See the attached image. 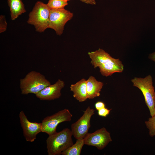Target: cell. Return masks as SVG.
Wrapping results in <instances>:
<instances>
[{"instance_id":"4","label":"cell","mask_w":155,"mask_h":155,"mask_svg":"<svg viewBox=\"0 0 155 155\" xmlns=\"http://www.w3.org/2000/svg\"><path fill=\"white\" fill-rule=\"evenodd\" d=\"M51 9L47 4L37 1L28 15V24L33 25L36 31L44 32L48 28Z\"/></svg>"},{"instance_id":"22","label":"cell","mask_w":155,"mask_h":155,"mask_svg":"<svg viewBox=\"0 0 155 155\" xmlns=\"http://www.w3.org/2000/svg\"><path fill=\"white\" fill-rule=\"evenodd\" d=\"M148 58L151 60L155 62V52L150 54L149 55Z\"/></svg>"},{"instance_id":"15","label":"cell","mask_w":155,"mask_h":155,"mask_svg":"<svg viewBox=\"0 0 155 155\" xmlns=\"http://www.w3.org/2000/svg\"><path fill=\"white\" fill-rule=\"evenodd\" d=\"M85 145L84 138L77 139L75 143L63 151L62 155H80L84 145Z\"/></svg>"},{"instance_id":"5","label":"cell","mask_w":155,"mask_h":155,"mask_svg":"<svg viewBox=\"0 0 155 155\" xmlns=\"http://www.w3.org/2000/svg\"><path fill=\"white\" fill-rule=\"evenodd\" d=\"M133 86L138 88L144 98L151 117L155 115V92L152 78L149 75L144 78L134 77L131 80Z\"/></svg>"},{"instance_id":"1","label":"cell","mask_w":155,"mask_h":155,"mask_svg":"<svg viewBox=\"0 0 155 155\" xmlns=\"http://www.w3.org/2000/svg\"><path fill=\"white\" fill-rule=\"evenodd\" d=\"M91 63L94 68L98 67L101 74L104 76H111L115 73L122 72L124 65L119 59L112 57L103 49L89 52Z\"/></svg>"},{"instance_id":"9","label":"cell","mask_w":155,"mask_h":155,"mask_svg":"<svg viewBox=\"0 0 155 155\" xmlns=\"http://www.w3.org/2000/svg\"><path fill=\"white\" fill-rule=\"evenodd\" d=\"M84 140L85 145L95 146L99 150L103 149L112 141L110 133L104 127L92 133H88Z\"/></svg>"},{"instance_id":"7","label":"cell","mask_w":155,"mask_h":155,"mask_svg":"<svg viewBox=\"0 0 155 155\" xmlns=\"http://www.w3.org/2000/svg\"><path fill=\"white\" fill-rule=\"evenodd\" d=\"M73 16L72 13L64 8L51 9L48 28L54 30L57 34L60 36L63 32L65 25Z\"/></svg>"},{"instance_id":"21","label":"cell","mask_w":155,"mask_h":155,"mask_svg":"<svg viewBox=\"0 0 155 155\" xmlns=\"http://www.w3.org/2000/svg\"><path fill=\"white\" fill-rule=\"evenodd\" d=\"M81 2L87 4L95 5L96 4L95 0H79Z\"/></svg>"},{"instance_id":"11","label":"cell","mask_w":155,"mask_h":155,"mask_svg":"<svg viewBox=\"0 0 155 155\" xmlns=\"http://www.w3.org/2000/svg\"><path fill=\"white\" fill-rule=\"evenodd\" d=\"M65 86L64 82L59 79L55 83L46 87L35 94L40 100H51L61 96V90Z\"/></svg>"},{"instance_id":"17","label":"cell","mask_w":155,"mask_h":155,"mask_svg":"<svg viewBox=\"0 0 155 155\" xmlns=\"http://www.w3.org/2000/svg\"><path fill=\"white\" fill-rule=\"evenodd\" d=\"M145 123L149 130L150 135L151 137L155 136V115L149 118Z\"/></svg>"},{"instance_id":"19","label":"cell","mask_w":155,"mask_h":155,"mask_svg":"<svg viewBox=\"0 0 155 155\" xmlns=\"http://www.w3.org/2000/svg\"><path fill=\"white\" fill-rule=\"evenodd\" d=\"M111 110L105 107L98 110V114L100 116L106 117L109 114Z\"/></svg>"},{"instance_id":"20","label":"cell","mask_w":155,"mask_h":155,"mask_svg":"<svg viewBox=\"0 0 155 155\" xmlns=\"http://www.w3.org/2000/svg\"><path fill=\"white\" fill-rule=\"evenodd\" d=\"M95 108L97 110L105 107V104L102 102L98 101L96 102L95 104Z\"/></svg>"},{"instance_id":"6","label":"cell","mask_w":155,"mask_h":155,"mask_svg":"<svg viewBox=\"0 0 155 155\" xmlns=\"http://www.w3.org/2000/svg\"><path fill=\"white\" fill-rule=\"evenodd\" d=\"M72 115L68 109L65 108L55 114L46 117L42 120V132L49 135L56 132L57 127L59 123L71 120Z\"/></svg>"},{"instance_id":"23","label":"cell","mask_w":155,"mask_h":155,"mask_svg":"<svg viewBox=\"0 0 155 155\" xmlns=\"http://www.w3.org/2000/svg\"><path fill=\"white\" fill-rule=\"evenodd\" d=\"M63 0L67 2L68 1H69L70 0Z\"/></svg>"},{"instance_id":"16","label":"cell","mask_w":155,"mask_h":155,"mask_svg":"<svg viewBox=\"0 0 155 155\" xmlns=\"http://www.w3.org/2000/svg\"><path fill=\"white\" fill-rule=\"evenodd\" d=\"M47 4L51 9H59L64 8L68 3L63 0H49Z\"/></svg>"},{"instance_id":"14","label":"cell","mask_w":155,"mask_h":155,"mask_svg":"<svg viewBox=\"0 0 155 155\" xmlns=\"http://www.w3.org/2000/svg\"><path fill=\"white\" fill-rule=\"evenodd\" d=\"M7 3L12 20H15L20 15L26 11L24 5L21 0H7Z\"/></svg>"},{"instance_id":"18","label":"cell","mask_w":155,"mask_h":155,"mask_svg":"<svg viewBox=\"0 0 155 155\" xmlns=\"http://www.w3.org/2000/svg\"><path fill=\"white\" fill-rule=\"evenodd\" d=\"M7 23L5 16L1 15L0 16V33L5 31L7 29Z\"/></svg>"},{"instance_id":"2","label":"cell","mask_w":155,"mask_h":155,"mask_svg":"<svg viewBox=\"0 0 155 155\" xmlns=\"http://www.w3.org/2000/svg\"><path fill=\"white\" fill-rule=\"evenodd\" d=\"M71 130L65 128L60 131L49 135L46 140L49 155H59L73 144Z\"/></svg>"},{"instance_id":"13","label":"cell","mask_w":155,"mask_h":155,"mask_svg":"<svg viewBox=\"0 0 155 155\" xmlns=\"http://www.w3.org/2000/svg\"><path fill=\"white\" fill-rule=\"evenodd\" d=\"M104 85L103 82L97 81L95 78L91 76L86 80V89L88 98L92 99L98 97Z\"/></svg>"},{"instance_id":"3","label":"cell","mask_w":155,"mask_h":155,"mask_svg":"<svg viewBox=\"0 0 155 155\" xmlns=\"http://www.w3.org/2000/svg\"><path fill=\"white\" fill-rule=\"evenodd\" d=\"M51 84L50 82L44 75L33 71L28 73L25 78L20 80L21 93L24 95L29 93L36 94Z\"/></svg>"},{"instance_id":"12","label":"cell","mask_w":155,"mask_h":155,"mask_svg":"<svg viewBox=\"0 0 155 155\" xmlns=\"http://www.w3.org/2000/svg\"><path fill=\"white\" fill-rule=\"evenodd\" d=\"M70 90L73 93V96L79 102L86 101L88 98L86 89V80L82 78L70 86Z\"/></svg>"},{"instance_id":"10","label":"cell","mask_w":155,"mask_h":155,"mask_svg":"<svg viewBox=\"0 0 155 155\" xmlns=\"http://www.w3.org/2000/svg\"><path fill=\"white\" fill-rule=\"evenodd\" d=\"M19 117L24 136L26 141L30 142H34L36 138L37 135L42 132L41 123L29 121L22 111L20 112Z\"/></svg>"},{"instance_id":"8","label":"cell","mask_w":155,"mask_h":155,"mask_svg":"<svg viewBox=\"0 0 155 155\" xmlns=\"http://www.w3.org/2000/svg\"><path fill=\"white\" fill-rule=\"evenodd\" d=\"M94 114V110L88 106L84 111L82 115L71 124V130L73 135L76 139L84 138L88 133L91 126V119Z\"/></svg>"}]
</instances>
